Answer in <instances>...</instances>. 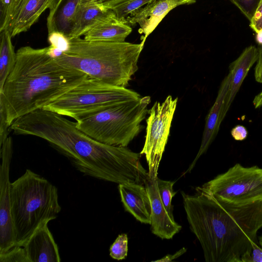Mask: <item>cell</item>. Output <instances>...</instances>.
<instances>
[{
  "mask_svg": "<svg viewBox=\"0 0 262 262\" xmlns=\"http://www.w3.org/2000/svg\"><path fill=\"white\" fill-rule=\"evenodd\" d=\"M48 40L50 46L64 53L70 48V39L63 33L53 31L48 33Z\"/></svg>",
  "mask_w": 262,
  "mask_h": 262,
  "instance_id": "cell-26",
  "label": "cell"
},
{
  "mask_svg": "<svg viewBox=\"0 0 262 262\" xmlns=\"http://www.w3.org/2000/svg\"><path fill=\"white\" fill-rule=\"evenodd\" d=\"M47 53L51 57L56 59L60 57L63 52L57 48L50 46L48 47Z\"/></svg>",
  "mask_w": 262,
  "mask_h": 262,
  "instance_id": "cell-34",
  "label": "cell"
},
{
  "mask_svg": "<svg viewBox=\"0 0 262 262\" xmlns=\"http://www.w3.org/2000/svg\"><path fill=\"white\" fill-rule=\"evenodd\" d=\"M253 103L255 108L262 106V91L255 97Z\"/></svg>",
  "mask_w": 262,
  "mask_h": 262,
  "instance_id": "cell-36",
  "label": "cell"
},
{
  "mask_svg": "<svg viewBox=\"0 0 262 262\" xmlns=\"http://www.w3.org/2000/svg\"><path fill=\"white\" fill-rule=\"evenodd\" d=\"M259 244L261 248H262V235L259 237Z\"/></svg>",
  "mask_w": 262,
  "mask_h": 262,
  "instance_id": "cell-38",
  "label": "cell"
},
{
  "mask_svg": "<svg viewBox=\"0 0 262 262\" xmlns=\"http://www.w3.org/2000/svg\"><path fill=\"white\" fill-rule=\"evenodd\" d=\"M132 31L131 27L119 20L114 13L89 29L84 35V39L95 41L124 42Z\"/></svg>",
  "mask_w": 262,
  "mask_h": 262,
  "instance_id": "cell-18",
  "label": "cell"
},
{
  "mask_svg": "<svg viewBox=\"0 0 262 262\" xmlns=\"http://www.w3.org/2000/svg\"><path fill=\"white\" fill-rule=\"evenodd\" d=\"M187 250L185 248L181 249L179 251L176 252L174 254H168L162 259L157 260L155 261H172L173 259L178 258L184 253L186 252Z\"/></svg>",
  "mask_w": 262,
  "mask_h": 262,
  "instance_id": "cell-33",
  "label": "cell"
},
{
  "mask_svg": "<svg viewBox=\"0 0 262 262\" xmlns=\"http://www.w3.org/2000/svg\"><path fill=\"white\" fill-rule=\"evenodd\" d=\"M12 155V140L8 137L1 146L0 254L16 246L11 210L10 169Z\"/></svg>",
  "mask_w": 262,
  "mask_h": 262,
  "instance_id": "cell-10",
  "label": "cell"
},
{
  "mask_svg": "<svg viewBox=\"0 0 262 262\" xmlns=\"http://www.w3.org/2000/svg\"><path fill=\"white\" fill-rule=\"evenodd\" d=\"M250 27L256 33L262 29V0L260 1L255 13L250 21Z\"/></svg>",
  "mask_w": 262,
  "mask_h": 262,
  "instance_id": "cell-29",
  "label": "cell"
},
{
  "mask_svg": "<svg viewBox=\"0 0 262 262\" xmlns=\"http://www.w3.org/2000/svg\"><path fill=\"white\" fill-rule=\"evenodd\" d=\"M11 210L16 246L23 247L44 222L61 210L58 189L47 179L27 169L11 184Z\"/></svg>",
  "mask_w": 262,
  "mask_h": 262,
  "instance_id": "cell-5",
  "label": "cell"
},
{
  "mask_svg": "<svg viewBox=\"0 0 262 262\" xmlns=\"http://www.w3.org/2000/svg\"><path fill=\"white\" fill-rule=\"evenodd\" d=\"M140 97L137 92L126 88L88 78L42 109L76 121L116 103Z\"/></svg>",
  "mask_w": 262,
  "mask_h": 262,
  "instance_id": "cell-7",
  "label": "cell"
},
{
  "mask_svg": "<svg viewBox=\"0 0 262 262\" xmlns=\"http://www.w3.org/2000/svg\"><path fill=\"white\" fill-rule=\"evenodd\" d=\"M154 0H115L104 8L111 9L117 18L124 22L132 13Z\"/></svg>",
  "mask_w": 262,
  "mask_h": 262,
  "instance_id": "cell-22",
  "label": "cell"
},
{
  "mask_svg": "<svg viewBox=\"0 0 262 262\" xmlns=\"http://www.w3.org/2000/svg\"><path fill=\"white\" fill-rule=\"evenodd\" d=\"M177 102V98L173 99L168 95L162 103L156 101L149 111L145 140L140 154L145 156L150 178L158 177Z\"/></svg>",
  "mask_w": 262,
  "mask_h": 262,
  "instance_id": "cell-9",
  "label": "cell"
},
{
  "mask_svg": "<svg viewBox=\"0 0 262 262\" xmlns=\"http://www.w3.org/2000/svg\"><path fill=\"white\" fill-rule=\"evenodd\" d=\"M80 2V0H57L50 9L47 19L48 33L58 31L68 37Z\"/></svg>",
  "mask_w": 262,
  "mask_h": 262,
  "instance_id": "cell-20",
  "label": "cell"
},
{
  "mask_svg": "<svg viewBox=\"0 0 262 262\" xmlns=\"http://www.w3.org/2000/svg\"><path fill=\"white\" fill-rule=\"evenodd\" d=\"M114 1L115 0H80V2L94 4L104 8L106 6Z\"/></svg>",
  "mask_w": 262,
  "mask_h": 262,
  "instance_id": "cell-35",
  "label": "cell"
},
{
  "mask_svg": "<svg viewBox=\"0 0 262 262\" xmlns=\"http://www.w3.org/2000/svg\"><path fill=\"white\" fill-rule=\"evenodd\" d=\"M231 134L235 140L242 141L246 138L248 132L244 126L237 125L232 128Z\"/></svg>",
  "mask_w": 262,
  "mask_h": 262,
  "instance_id": "cell-31",
  "label": "cell"
},
{
  "mask_svg": "<svg viewBox=\"0 0 262 262\" xmlns=\"http://www.w3.org/2000/svg\"><path fill=\"white\" fill-rule=\"evenodd\" d=\"M11 126L7 121V116L5 108L2 102H0V146L8 137L11 130Z\"/></svg>",
  "mask_w": 262,
  "mask_h": 262,
  "instance_id": "cell-28",
  "label": "cell"
},
{
  "mask_svg": "<svg viewBox=\"0 0 262 262\" xmlns=\"http://www.w3.org/2000/svg\"><path fill=\"white\" fill-rule=\"evenodd\" d=\"M181 192L190 228L207 262H250L252 243L262 227V201L239 205L220 200L203 186Z\"/></svg>",
  "mask_w": 262,
  "mask_h": 262,
  "instance_id": "cell-2",
  "label": "cell"
},
{
  "mask_svg": "<svg viewBox=\"0 0 262 262\" xmlns=\"http://www.w3.org/2000/svg\"><path fill=\"white\" fill-rule=\"evenodd\" d=\"M57 0H12L1 14L0 32L7 30L12 37L27 31Z\"/></svg>",
  "mask_w": 262,
  "mask_h": 262,
  "instance_id": "cell-11",
  "label": "cell"
},
{
  "mask_svg": "<svg viewBox=\"0 0 262 262\" xmlns=\"http://www.w3.org/2000/svg\"><path fill=\"white\" fill-rule=\"evenodd\" d=\"M258 59L255 68V78L256 81L262 83V45H258Z\"/></svg>",
  "mask_w": 262,
  "mask_h": 262,
  "instance_id": "cell-30",
  "label": "cell"
},
{
  "mask_svg": "<svg viewBox=\"0 0 262 262\" xmlns=\"http://www.w3.org/2000/svg\"><path fill=\"white\" fill-rule=\"evenodd\" d=\"M196 0H154L132 13L124 20L129 26L138 24L139 32L144 34L143 44L167 14L176 7L190 4Z\"/></svg>",
  "mask_w": 262,
  "mask_h": 262,
  "instance_id": "cell-12",
  "label": "cell"
},
{
  "mask_svg": "<svg viewBox=\"0 0 262 262\" xmlns=\"http://www.w3.org/2000/svg\"><path fill=\"white\" fill-rule=\"evenodd\" d=\"M256 41L258 45H262V29L256 33Z\"/></svg>",
  "mask_w": 262,
  "mask_h": 262,
  "instance_id": "cell-37",
  "label": "cell"
},
{
  "mask_svg": "<svg viewBox=\"0 0 262 262\" xmlns=\"http://www.w3.org/2000/svg\"><path fill=\"white\" fill-rule=\"evenodd\" d=\"M250 21L261 0H229Z\"/></svg>",
  "mask_w": 262,
  "mask_h": 262,
  "instance_id": "cell-27",
  "label": "cell"
},
{
  "mask_svg": "<svg viewBox=\"0 0 262 262\" xmlns=\"http://www.w3.org/2000/svg\"><path fill=\"white\" fill-rule=\"evenodd\" d=\"M118 190L125 210L140 222L150 224L151 203L144 184L136 183L120 184Z\"/></svg>",
  "mask_w": 262,
  "mask_h": 262,
  "instance_id": "cell-16",
  "label": "cell"
},
{
  "mask_svg": "<svg viewBox=\"0 0 262 262\" xmlns=\"http://www.w3.org/2000/svg\"><path fill=\"white\" fill-rule=\"evenodd\" d=\"M114 14L111 9L90 3H80L77 7L69 38L79 37L102 19Z\"/></svg>",
  "mask_w": 262,
  "mask_h": 262,
  "instance_id": "cell-19",
  "label": "cell"
},
{
  "mask_svg": "<svg viewBox=\"0 0 262 262\" xmlns=\"http://www.w3.org/2000/svg\"><path fill=\"white\" fill-rule=\"evenodd\" d=\"M0 91L16 60V52L12 42V36L7 30L0 32Z\"/></svg>",
  "mask_w": 262,
  "mask_h": 262,
  "instance_id": "cell-21",
  "label": "cell"
},
{
  "mask_svg": "<svg viewBox=\"0 0 262 262\" xmlns=\"http://www.w3.org/2000/svg\"><path fill=\"white\" fill-rule=\"evenodd\" d=\"M143 46L142 42L95 41L79 37L70 39L69 50L55 59L89 78L126 88L138 69Z\"/></svg>",
  "mask_w": 262,
  "mask_h": 262,
  "instance_id": "cell-4",
  "label": "cell"
},
{
  "mask_svg": "<svg viewBox=\"0 0 262 262\" xmlns=\"http://www.w3.org/2000/svg\"><path fill=\"white\" fill-rule=\"evenodd\" d=\"M10 128L15 135L44 139L84 176L118 184H144L148 176L140 153L101 143L78 129L75 122L54 112L37 110L16 119Z\"/></svg>",
  "mask_w": 262,
  "mask_h": 262,
  "instance_id": "cell-1",
  "label": "cell"
},
{
  "mask_svg": "<svg viewBox=\"0 0 262 262\" xmlns=\"http://www.w3.org/2000/svg\"><path fill=\"white\" fill-rule=\"evenodd\" d=\"M0 262H29L23 247L15 246L0 254Z\"/></svg>",
  "mask_w": 262,
  "mask_h": 262,
  "instance_id": "cell-25",
  "label": "cell"
},
{
  "mask_svg": "<svg viewBox=\"0 0 262 262\" xmlns=\"http://www.w3.org/2000/svg\"><path fill=\"white\" fill-rule=\"evenodd\" d=\"M216 198L244 205L262 201V168L239 163L202 185Z\"/></svg>",
  "mask_w": 262,
  "mask_h": 262,
  "instance_id": "cell-8",
  "label": "cell"
},
{
  "mask_svg": "<svg viewBox=\"0 0 262 262\" xmlns=\"http://www.w3.org/2000/svg\"><path fill=\"white\" fill-rule=\"evenodd\" d=\"M128 251V237L127 234H119L110 248V256L116 260L126 258Z\"/></svg>",
  "mask_w": 262,
  "mask_h": 262,
  "instance_id": "cell-24",
  "label": "cell"
},
{
  "mask_svg": "<svg viewBox=\"0 0 262 262\" xmlns=\"http://www.w3.org/2000/svg\"><path fill=\"white\" fill-rule=\"evenodd\" d=\"M156 182L160 198L168 212L173 215V206L171 205V200L177 193L173 189L174 182L163 180L158 177L157 178Z\"/></svg>",
  "mask_w": 262,
  "mask_h": 262,
  "instance_id": "cell-23",
  "label": "cell"
},
{
  "mask_svg": "<svg viewBox=\"0 0 262 262\" xmlns=\"http://www.w3.org/2000/svg\"><path fill=\"white\" fill-rule=\"evenodd\" d=\"M157 178L148 176L144 181L151 203V229L152 233L162 239H171L182 229L173 215H170L163 203L157 186Z\"/></svg>",
  "mask_w": 262,
  "mask_h": 262,
  "instance_id": "cell-13",
  "label": "cell"
},
{
  "mask_svg": "<svg viewBox=\"0 0 262 262\" xmlns=\"http://www.w3.org/2000/svg\"><path fill=\"white\" fill-rule=\"evenodd\" d=\"M257 48L250 46L247 47L239 56L229 66L231 78L224 106L225 116L249 71L257 61Z\"/></svg>",
  "mask_w": 262,
  "mask_h": 262,
  "instance_id": "cell-17",
  "label": "cell"
},
{
  "mask_svg": "<svg viewBox=\"0 0 262 262\" xmlns=\"http://www.w3.org/2000/svg\"><path fill=\"white\" fill-rule=\"evenodd\" d=\"M42 223L23 246L29 262H60L59 249L48 228Z\"/></svg>",
  "mask_w": 262,
  "mask_h": 262,
  "instance_id": "cell-14",
  "label": "cell"
},
{
  "mask_svg": "<svg viewBox=\"0 0 262 262\" xmlns=\"http://www.w3.org/2000/svg\"><path fill=\"white\" fill-rule=\"evenodd\" d=\"M230 73L223 80L215 101L206 116L201 146L196 157L187 172H190L199 158L208 149L217 134L221 122L224 119V106L230 81Z\"/></svg>",
  "mask_w": 262,
  "mask_h": 262,
  "instance_id": "cell-15",
  "label": "cell"
},
{
  "mask_svg": "<svg viewBox=\"0 0 262 262\" xmlns=\"http://www.w3.org/2000/svg\"><path fill=\"white\" fill-rule=\"evenodd\" d=\"M48 47H21L0 91V102L11 126L16 119L44 107L89 78L84 73L60 64Z\"/></svg>",
  "mask_w": 262,
  "mask_h": 262,
  "instance_id": "cell-3",
  "label": "cell"
},
{
  "mask_svg": "<svg viewBox=\"0 0 262 262\" xmlns=\"http://www.w3.org/2000/svg\"><path fill=\"white\" fill-rule=\"evenodd\" d=\"M250 262H262V248L255 242L252 243Z\"/></svg>",
  "mask_w": 262,
  "mask_h": 262,
  "instance_id": "cell-32",
  "label": "cell"
},
{
  "mask_svg": "<svg viewBox=\"0 0 262 262\" xmlns=\"http://www.w3.org/2000/svg\"><path fill=\"white\" fill-rule=\"evenodd\" d=\"M150 102L149 96L122 101L76 120V125L101 143L126 147L140 133Z\"/></svg>",
  "mask_w": 262,
  "mask_h": 262,
  "instance_id": "cell-6",
  "label": "cell"
}]
</instances>
